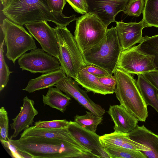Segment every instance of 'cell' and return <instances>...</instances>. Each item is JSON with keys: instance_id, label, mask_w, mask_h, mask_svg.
Returning a JSON list of instances; mask_svg holds the SVG:
<instances>
[{"instance_id": "1", "label": "cell", "mask_w": 158, "mask_h": 158, "mask_svg": "<svg viewBox=\"0 0 158 158\" xmlns=\"http://www.w3.org/2000/svg\"><path fill=\"white\" fill-rule=\"evenodd\" d=\"M9 140L19 150L32 158H97L82 146L58 139L27 136Z\"/></svg>"}, {"instance_id": "2", "label": "cell", "mask_w": 158, "mask_h": 158, "mask_svg": "<svg viewBox=\"0 0 158 158\" xmlns=\"http://www.w3.org/2000/svg\"><path fill=\"white\" fill-rule=\"evenodd\" d=\"M3 14L11 21L21 26L40 21L51 22L57 26L66 27L76 20L58 13L49 7L47 0H9L3 6Z\"/></svg>"}, {"instance_id": "3", "label": "cell", "mask_w": 158, "mask_h": 158, "mask_svg": "<svg viewBox=\"0 0 158 158\" xmlns=\"http://www.w3.org/2000/svg\"><path fill=\"white\" fill-rule=\"evenodd\" d=\"M123 51L116 27L107 28L105 36L98 44L82 53L86 65L98 66L112 75Z\"/></svg>"}, {"instance_id": "4", "label": "cell", "mask_w": 158, "mask_h": 158, "mask_svg": "<svg viewBox=\"0 0 158 158\" xmlns=\"http://www.w3.org/2000/svg\"><path fill=\"white\" fill-rule=\"evenodd\" d=\"M116 85V96L128 111L141 122H145L148 116L147 105L131 74L116 68L114 72Z\"/></svg>"}, {"instance_id": "5", "label": "cell", "mask_w": 158, "mask_h": 158, "mask_svg": "<svg viewBox=\"0 0 158 158\" xmlns=\"http://www.w3.org/2000/svg\"><path fill=\"white\" fill-rule=\"evenodd\" d=\"M61 69L67 77L74 80L80 70L86 65L82 53L74 36L66 27L55 28Z\"/></svg>"}, {"instance_id": "6", "label": "cell", "mask_w": 158, "mask_h": 158, "mask_svg": "<svg viewBox=\"0 0 158 158\" xmlns=\"http://www.w3.org/2000/svg\"><path fill=\"white\" fill-rule=\"evenodd\" d=\"M1 27L7 49L6 56L14 64L27 52L37 48L33 37L22 26L5 18Z\"/></svg>"}, {"instance_id": "7", "label": "cell", "mask_w": 158, "mask_h": 158, "mask_svg": "<svg viewBox=\"0 0 158 158\" xmlns=\"http://www.w3.org/2000/svg\"><path fill=\"white\" fill-rule=\"evenodd\" d=\"M76 20L74 36L83 53L102 40L107 27L96 15L90 12Z\"/></svg>"}, {"instance_id": "8", "label": "cell", "mask_w": 158, "mask_h": 158, "mask_svg": "<svg viewBox=\"0 0 158 158\" xmlns=\"http://www.w3.org/2000/svg\"><path fill=\"white\" fill-rule=\"evenodd\" d=\"M154 58L141 50L139 44L122 51L116 68L131 74H142L156 71Z\"/></svg>"}, {"instance_id": "9", "label": "cell", "mask_w": 158, "mask_h": 158, "mask_svg": "<svg viewBox=\"0 0 158 158\" xmlns=\"http://www.w3.org/2000/svg\"><path fill=\"white\" fill-rule=\"evenodd\" d=\"M18 62L22 71L33 73H45L61 69L58 59L40 48L24 54L18 59Z\"/></svg>"}, {"instance_id": "10", "label": "cell", "mask_w": 158, "mask_h": 158, "mask_svg": "<svg viewBox=\"0 0 158 158\" xmlns=\"http://www.w3.org/2000/svg\"><path fill=\"white\" fill-rule=\"evenodd\" d=\"M29 33L45 52L58 59L59 49L55 28L43 21L26 24Z\"/></svg>"}, {"instance_id": "11", "label": "cell", "mask_w": 158, "mask_h": 158, "mask_svg": "<svg viewBox=\"0 0 158 158\" xmlns=\"http://www.w3.org/2000/svg\"><path fill=\"white\" fill-rule=\"evenodd\" d=\"M54 86L74 98L85 109L96 115L102 116L105 114L104 109L92 100L87 95V92L81 89L77 82L72 78L66 76Z\"/></svg>"}, {"instance_id": "12", "label": "cell", "mask_w": 158, "mask_h": 158, "mask_svg": "<svg viewBox=\"0 0 158 158\" xmlns=\"http://www.w3.org/2000/svg\"><path fill=\"white\" fill-rule=\"evenodd\" d=\"M88 12L96 15L107 27L115 22L116 16L123 11L129 0H86Z\"/></svg>"}, {"instance_id": "13", "label": "cell", "mask_w": 158, "mask_h": 158, "mask_svg": "<svg viewBox=\"0 0 158 158\" xmlns=\"http://www.w3.org/2000/svg\"><path fill=\"white\" fill-rule=\"evenodd\" d=\"M70 121L68 129L81 145L97 158H110L100 143L99 135L82 127L74 121Z\"/></svg>"}, {"instance_id": "14", "label": "cell", "mask_w": 158, "mask_h": 158, "mask_svg": "<svg viewBox=\"0 0 158 158\" xmlns=\"http://www.w3.org/2000/svg\"><path fill=\"white\" fill-rule=\"evenodd\" d=\"M118 39L123 51L130 48L142 41V30L148 27L143 19L139 22L116 21Z\"/></svg>"}, {"instance_id": "15", "label": "cell", "mask_w": 158, "mask_h": 158, "mask_svg": "<svg viewBox=\"0 0 158 158\" xmlns=\"http://www.w3.org/2000/svg\"><path fill=\"white\" fill-rule=\"evenodd\" d=\"M107 113L114 123L115 132L128 133L138 126L139 120L121 104L110 105Z\"/></svg>"}, {"instance_id": "16", "label": "cell", "mask_w": 158, "mask_h": 158, "mask_svg": "<svg viewBox=\"0 0 158 158\" xmlns=\"http://www.w3.org/2000/svg\"><path fill=\"white\" fill-rule=\"evenodd\" d=\"M23 105L18 114L12 119L13 123L10 124L11 129L14 131L10 139L17 136L20 133L32 125L34 119L38 114L35 108L34 101L27 96L24 98Z\"/></svg>"}, {"instance_id": "17", "label": "cell", "mask_w": 158, "mask_h": 158, "mask_svg": "<svg viewBox=\"0 0 158 158\" xmlns=\"http://www.w3.org/2000/svg\"><path fill=\"white\" fill-rule=\"evenodd\" d=\"M133 140L142 144L149 149L143 152L147 158H158V135L148 129L143 125L138 126L128 133Z\"/></svg>"}, {"instance_id": "18", "label": "cell", "mask_w": 158, "mask_h": 158, "mask_svg": "<svg viewBox=\"0 0 158 158\" xmlns=\"http://www.w3.org/2000/svg\"><path fill=\"white\" fill-rule=\"evenodd\" d=\"M99 140L103 147L108 146H115L140 151L143 152L149 150V149L144 145L132 140L128 133L114 131L100 136Z\"/></svg>"}, {"instance_id": "19", "label": "cell", "mask_w": 158, "mask_h": 158, "mask_svg": "<svg viewBox=\"0 0 158 158\" xmlns=\"http://www.w3.org/2000/svg\"><path fill=\"white\" fill-rule=\"evenodd\" d=\"M27 136L40 137L58 139L82 146L70 133L68 129V126L59 129H48L38 128L34 126H32L24 130L20 134V138Z\"/></svg>"}, {"instance_id": "20", "label": "cell", "mask_w": 158, "mask_h": 158, "mask_svg": "<svg viewBox=\"0 0 158 158\" xmlns=\"http://www.w3.org/2000/svg\"><path fill=\"white\" fill-rule=\"evenodd\" d=\"M66 76V74L61 69L43 73L37 77L30 80L27 86L23 90L32 93L49 88L54 86Z\"/></svg>"}, {"instance_id": "21", "label": "cell", "mask_w": 158, "mask_h": 158, "mask_svg": "<svg viewBox=\"0 0 158 158\" xmlns=\"http://www.w3.org/2000/svg\"><path fill=\"white\" fill-rule=\"evenodd\" d=\"M74 80L87 92H92L104 95L114 93V91L102 84L99 80V77L88 72L85 67L80 70Z\"/></svg>"}, {"instance_id": "22", "label": "cell", "mask_w": 158, "mask_h": 158, "mask_svg": "<svg viewBox=\"0 0 158 158\" xmlns=\"http://www.w3.org/2000/svg\"><path fill=\"white\" fill-rule=\"evenodd\" d=\"M71 100L70 97L63 93L56 87L49 88L46 95L42 96V100L44 105L49 106L63 113L65 111Z\"/></svg>"}, {"instance_id": "23", "label": "cell", "mask_w": 158, "mask_h": 158, "mask_svg": "<svg viewBox=\"0 0 158 158\" xmlns=\"http://www.w3.org/2000/svg\"><path fill=\"white\" fill-rule=\"evenodd\" d=\"M137 75L136 84L145 103L158 113V90L143 75L138 74Z\"/></svg>"}, {"instance_id": "24", "label": "cell", "mask_w": 158, "mask_h": 158, "mask_svg": "<svg viewBox=\"0 0 158 158\" xmlns=\"http://www.w3.org/2000/svg\"><path fill=\"white\" fill-rule=\"evenodd\" d=\"M84 115H76L74 121L84 128L96 133L97 127L103 120L102 116L96 115L90 111H87Z\"/></svg>"}, {"instance_id": "25", "label": "cell", "mask_w": 158, "mask_h": 158, "mask_svg": "<svg viewBox=\"0 0 158 158\" xmlns=\"http://www.w3.org/2000/svg\"><path fill=\"white\" fill-rule=\"evenodd\" d=\"M103 148L110 158H147L140 151L115 146H108Z\"/></svg>"}, {"instance_id": "26", "label": "cell", "mask_w": 158, "mask_h": 158, "mask_svg": "<svg viewBox=\"0 0 158 158\" xmlns=\"http://www.w3.org/2000/svg\"><path fill=\"white\" fill-rule=\"evenodd\" d=\"M143 14L148 27H158V0H145Z\"/></svg>"}, {"instance_id": "27", "label": "cell", "mask_w": 158, "mask_h": 158, "mask_svg": "<svg viewBox=\"0 0 158 158\" xmlns=\"http://www.w3.org/2000/svg\"><path fill=\"white\" fill-rule=\"evenodd\" d=\"M139 45L143 51L154 56V63L156 71H158V35L143 37Z\"/></svg>"}, {"instance_id": "28", "label": "cell", "mask_w": 158, "mask_h": 158, "mask_svg": "<svg viewBox=\"0 0 158 158\" xmlns=\"http://www.w3.org/2000/svg\"><path fill=\"white\" fill-rule=\"evenodd\" d=\"M5 40L3 39L0 43V91L1 92L6 87L9 81L10 74L13 72L10 71L6 64L4 55L3 47Z\"/></svg>"}, {"instance_id": "29", "label": "cell", "mask_w": 158, "mask_h": 158, "mask_svg": "<svg viewBox=\"0 0 158 158\" xmlns=\"http://www.w3.org/2000/svg\"><path fill=\"white\" fill-rule=\"evenodd\" d=\"M145 5L144 0H129L123 12L129 16L138 17L143 13Z\"/></svg>"}, {"instance_id": "30", "label": "cell", "mask_w": 158, "mask_h": 158, "mask_svg": "<svg viewBox=\"0 0 158 158\" xmlns=\"http://www.w3.org/2000/svg\"><path fill=\"white\" fill-rule=\"evenodd\" d=\"M9 118L8 113L4 107L0 109V138L1 142L7 141L8 138Z\"/></svg>"}, {"instance_id": "31", "label": "cell", "mask_w": 158, "mask_h": 158, "mask_svg": "<svg viewBox=\"0 0 158 158\" xmlns=\"http://www.w3.org/2000/svg\"><path fill=\"white\" fill-rule=\"evenodd\" d=\"M70 123L66 119L56 120L49 121H42L39 120L35 122L34 126L38 128L56 129L61 128L67 127Z\"/></svg>"}, {"instance_id": "32", "label": "cell", "mask_w": 158, "mask_h": 158, "mask_svg": "<svg viewBox=\"0 0 158 158\" xmlns=\"http://www.w3.org/2000/svg\"><path fill=\"white\" fill-rule=\"evenodd\" d=\"M77 12L83 15L88 12L86 0H65Z\"/></svg>"}, {"instance_id": "33", "label": "cell", "mask_w": 158, "mask_h": 158, "mask_svg": "<svg viewBox=\"0 0 158 158\" xmlns=\"http://www.w3.org/2000/svg\"><path fill=\"white\" fill-rule=\"evenodd\" d=\"M2 142L5 147L8 149L10 151L13 157L15 158H30L32 157L29 155L19 150L12 144L9 140Z\"/></svg>"}, {"instance_id": "34", "label": "cell", "mask_w": 158, "mask_h": 158, "mask_svg": "<svg viewBox=\"0 0 158 158\" xmlns=\"http://www.w3.org/2000/svg\"><path fill=\"white\" fill-rule=\"evenodd\" d=\"M85 68L88 72L96 77H99L110 75L103 69L94 65H86Z\"/></svg>"}, {"instance_id": "35", "label": "cell", "mask_w": 158, "mask_h": 158, "mask_svg": "<svg viewBox=\"0 0 158 158\" xmlns=\"http://www.w3.org/2000/svg\"><path fill=\"white\" fill-rule=\"evenodd\" d=\"M48 5L53 11L62 13L66 3L65 0H47Z\"/></svg>"}, {"instance_id": "36", "label": "cell", "mask_w": 158, "mask_h": 158, "mask_svg": "<svg viewBox=\"0 0 158 158\" xmlns=\"http://www.w3.org/2000/svg\"><path fill=\"white\" fill-rule=\"evenodd\" d=\"M99 80L100 82L105 86L115 91L116 81L114 76L99 77Z\"/></svg>"}, {"instance_id": "37", "label": "cell", "mask_w": 158, "mask_h": 158, "mask_svg": "<svg viewBox=\"0 0 158 158\" xmlns=\"http://www.w3.org/2000/svg\"><path fill=\"white\" fill-rule=\"evenodd\" d=\"M142 75L158 90V71H150Z\"/></svg>"}, {"instance_id": "38", "label": "cell", "mask_w": 158, "mask_h": 158, "mask_svg": "<svg viewBox=\"0 0 158 158\" xmlns=\"http://www.w3.org/2000/svg\"><path fill=\"white\" fill-rule=\"evenodd\" d=\"M2 5L4 6L7 3L9 0H0Z\"/></svg>"}, {"instance_id": "39", "label": "cell", "mask_w": 158, "mask_h": 158, "mask_svg": "<svg viewBox=\"0 0 158 158\" xmlns=\"http://www.w3.org/2000/svg\"><path fill=\"white\" fill-rule=\"evenodd\" d=\"M157 97H158V94H157Z\"/></svg>"}, {"instance_id": "40", "label": "cell", "mask_w": 158, "mask_h": 158, "mask_svg": "<svg viewBox=\"0 0 158 158\" xmlns=\"http://www.w3.org/2000/svg\"></svg>"}]
</instances>
